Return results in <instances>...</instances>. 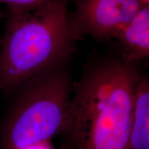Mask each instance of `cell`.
Returning a JSON list of instances; mask_svg holds the SVG:
<instances>
[{"mask_svg": "<svg viewBox=\"0 0 149 149\" xmlns=\"http://www.w3.org/2000/svg\"><path fill=\"white\" fill-rule=\"evenodd\" d=\"M137 64L117 56L91 59L73 83L59 135L71 149H128L135 94L142 77Z\"/></svg>", "mask_w": 149, "mask_h": 149, "instance_id": "cell-1", "label": "cell"}, {"mask_svg": "<svg viewBox=\"0 0 149 149\" xmlns=\"http://www.w3.org/2000/svg\"><path fill=\"white\" fill-rule=\"evenodd\" d=\"M67 1L31 10H8L0 44V92L8 95L42 70L68 63L77 39Z\"/></svg>", "mask_w": 149, "mask_h": 149, "instance_id": "cell-2", "label": "cell"}, {"mask_svg": "<svg viewBox=\"0 0 149 149\" xmlns=\"http://www.w3.org/2000/svg\"><path fill=\"white\" fill-rule=\"evenodd\" d=\"M68 63L35 74L8 95L0 125L1 149H28L60 134L73 88Z\"/></svg>", "mask_w": 149, "mask_h": 149, "instance_id": "cell-3", "label": "cell"}, {"mask_svg": "<svg viewBox=\"0 0 149 149\" xmlns=\"http://www.w3.org/2000/svg\"><path fill=\"white\" fill-rule=\"evenodd\" d=\"M145 6L141 0H74L69 15L76 38L89 36L97 41L113 40Z\"/></svg>", "mask_w": 149, "mask_h": 149, "instance_id": "cell-4", "label": "cell"}, {"mask_svg": "<svg viewBox=\"0 0 149 149\" xmlns=\"http://www.w3.org/2000/svg\"><path fill=\"white\" fill-rule=\"evenodd\" d=\"M113 40L119 57L133 64L149 55V6H145L120 30Z\"/></svg>", "mask_w": 149, "mask_h": 149, "instance_id": "cell-5", "label": "cell"}, {"mask_svg": "<svg viewBox=\"0 0 149 149\" xmlns=\"http://www.w3.org/2000/svg\"><path fill=\"white\" fill-rule=\"evenodd\" d=\"M128 149H149V81L142 76L137 87Z\"/></svg>", "mask_w": 149, "mask_h": 149, "instance_id": "cell-6", "label": "cell"}, {"mask_svg": "<svg viewBox=\"0 0 149 149\" xmlns=\"http://www.w3.org/2000/svg\"><path fill=\"white\" fill-rule=\"evenodd\" d=\"M57 1L61 0H0V3L6 5L8 10H31Z\"/></svg>", "mask_w": 149, "mask_h": 149, "instance_id": "cell-7", "label": "cell"}, {"mask_svg": "<svg viewBox=\"0 0 149 149\" xmlns=\"http://www.w3.org/2000/svg\"><path fill=\"white\" fill-rule=\"evenodd\" d=\"M59 149H71V148H70L69 147H68L67 146H66V145L64 144L63 146H61Z\"/></svg>", "mask_w": 149, "mask_h": 149, "instance_id": "cell-8", "label": "cell"}, {"mask_svg": "<svg viewBox=\"0 0 149 149\" xmlns=\"http://www.w3.org/2000/svg\"><path fill=\"white\" fill-rule=\"evenodd\" d=\"M142 1L143 3H144L146 5H148V3H149V0H141Z\"/></svg>", "mask_w": 149, "mask_h": 149, "instance_id": "cell-9", "label": "cell"}, {"mask_svg": "<svg viewBox=\"0 0 149 149\" xmlns=\"http://www.w3.org/2000/svg\"><path fill=\"white\" fill-rule=\"evenodd\" d=\"M0 149H1V146H0Z\"/></svg>", "mask_w": 149, "mask_h": 149, "instance_id": "cell-10", "label": "cell"}]
</instances>
